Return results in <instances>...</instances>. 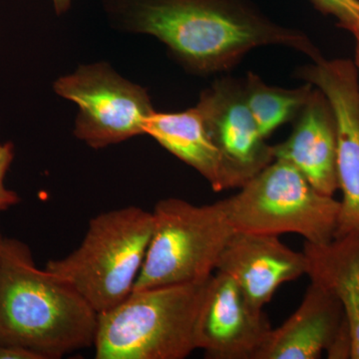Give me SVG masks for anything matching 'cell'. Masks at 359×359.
Here are the masks:
<instances>
[{"label": "cell", "instance_id": "277c9868", "mask_svg": "<svg viewBox=\"0 0 359 359\" xmlns=\"http://www.w3.org/2000/svg\"><path fill=\"white\" fill-rule=\"evenodd\" d=\"M154 229L152 212L137 205L101 212L90 219L81 244L45 269L69 283L97 313L134 290Z\"/></svg>", "mask_w": 359, "mask_h": 359}, {"label": "cell", "instance_id": "4fadbf2b", "mask_svg": "<svg viewBox=\"0 0 359 359\" xmlns=\"http://www.w3.org/2000/svg\"><path fill=\"white\" fill-rule=\"evenodd\" d=\"M346 321L332 292L311 282L299 308L271 330L256 359H316L327 351Z\"/></svg>", "mask_w": 359, "mask_h": 359}, {"label": "cell", "instance_id": "9c48e42d", "mask_svg": "<svg viewBox=\"0 0 359 359\" xmlns=\"http://www.w3.org/2000/svg\"><path fill=\"white\" fill-rule=\"evenodd\" d=\"M271 325L230 276L217 271L208 282L197 323V348L212 359H256Z\"/></svg>", "mask_w": 359, "mask_h": 359}, {"label": "cell", "instance_id": "9a60e30c", "mask_svg": "<svg viewBox=\"0 0 359 359\" xmlns=\"http://www.w3.org/2000/svg\"><path fill=\"white\" fill-rule=\"evenodd\" d=\"M306 275L339 299L353 341L351 358L359 359V233L332 238L325 244L306 242Z\"/></svg>", "mask_w": 359, "mask_h": 359}, {"label": "cell", "instance_id": "ffe728a7", "mask_svg": "<svg viewBox=\"0 0 359 359\" xmlns=\"http://www.w3.org/2000/svg\"><path fill=\"white\" fill-rule=\"evenodd\" d=\"M348 32L353 33L354 39H355V59H354V65L356 66L359 75V16L353 26L349 28Z\"/></svg>", "mask_w": 359, "mask_h": 359}, {"label": "cell", "instance_id": "d6986e66", "mask_svg": "<svg viewBox=\"0 0 359 359\" xmlns=\"http://www.w3.org/2000/svg\"><path fill=\"white\" fill-rule=\"evenodd\" d=\"M0 359H42L41 356L25 347L0 344Z\"/></svg>", "mask_w": 359, "mask_h": 359}, {"label": "cell", "instance_id": "8992f818", "mask_svg": "<svg viewBox=\"0 0 359 359\" xmlns=\"http://www.w3.org/2000/svg\"><path fill=\"white\" fill-rule=\"evenodd\" d=\"M152 214V238L134 290L209 280L236 231L219 203L198 205L168 198Z\"/></svg>", "mask_w": 359, "mask_h": 359}, {"label": "cell", "instance_id": "ac0fdd59", "mask_svg": "<svg viewBox=\"0 0 359 359\" xmlns=\"http://www.w3.org/2000/svg\"><path fill=\"white\" fill-rule=\"evenodd\" d=\"M15 158V146L13 142L0 143V212L7 211L20 203V197L15 191L6 185V175Z\"/></svg>", "mask_w": 359, "mask_h": 359}, {"label": "cell", "instance_id": "5bb4252c", "mask_svg": "<svg viewBox=\"0 0 359 359\" xmlns=\"http://www.w3.org/2000/svg\"><path fill=\"white\" fill-rule=\"evenodd\" d=\"M145 134L202 175L216 192L238 188L196 106L182 112L154 111L146 122Z\"/></svg>", "mask_w": 359, "mask_h": 359}, {"label": "cell", "instance_id": "7402d4cb", "mask_svg": "<svg viewBox=\"0 0 359 359\" xmlns=\"http://www.w3.org/2000/svg\"><path fill=\"white\" fill-rule=\"evenodd\" d=\"M6 238L2 236L0 231V264H1L2 255H4V244H6Z\"/></svg>", "mask_w": 359, "mask_h": 359}, {"label": "cell", "instance_id": "ba28073f", "mask_svg": "<svg viewBox=\"0 0 359 359\" xmlns=\"http://www.w3.org/2000/svg\"><path fill=\"white\" fill-rule=\"evenodd\" d=\"M320 90L334 110L337 131V179L341 191L335 237L359 233V75L349 59H325L299 72Z\"/></svg>", "mask_w": 359, "mask_h": 359}, {"label": "cell", "instance_id": "7c38bea8", "mask_svg": "<svg viewBox=\"0 0 359 359\" xmlns=\"http://www.w3.org/2000/svg\"><path fill=\"white\" fill-rule=\"evenodd\" d=\"M287 140L273 146L275 159L287 161L320 193L334 197L337 179V131L334 110L327 96L314 87L295 118Z\"/></svg>", "mask_w": 359, "mask_h": 359}, {"label": "cell", "instance_id": "3957f363", "mask_svg": "<svg viewBox=\"0 0 359 359\" xmlns=\"http://www.w3.org/2000/svg\"><path fill=\"white\" fill-rule=\"evenodd\" d=\"M209 280L133 290L99 313L95 358H188L198 349L197 323Z\"/></svg>", "mask_w": 359, "mask_h": 359}, {"label": "cell", "instance_id": "44dd1931", "mask_svg": "<svg viewBox=\"0 0 359 359\" xmlns=\"http://www.w3.org/2000/svg\"><path fill=\"white\" fill-rule=\"evenodd\" d=\"M52 2H53L55 13L57 14H63L70 8L72 0H52Z\"/></svg>", "mask_w": 359, "mask_h": 359}, {"label": "cell", "instance_id": "e0dca14e", "mask_svg": "<svg viewBox=\"0 0 359 359\" xmlns=\"http://www.w3.org/2000/svg\"><path fill=\"white\" fill-rule=\"evenodd\" d=\"M320 13L334 16L340 27L348 30L359 16V0H311Z\"/></svg>", "mask_w": 359, "mask_h": 359}, {"label": "cell", "instance_id": "7a4b0ae2", "mask_svg": "<svg viewBox=\"0 0 359 359\" xmlns=\"http://www.w3.org/2000/svg\"><path fill=\"white\" fill-rule=\"evenodd\" d=\"M98 313L69 283L39 269L32 250L6 238L0 264V344L58 359L93 347Z\"/></svg>", "mask_w": 359, "mask_h": 359}, {"label": "cell", "instance_id": "8fae6325", "mask_svg": "<svg viewBox=\"0 0 359 359\" xmlns=\"http://www.w3.org/2000/svg\"><path fill=\"white\" fill-rule=\"evenodd\" d=\"M217 271L230 276L250 304L263 309L280 285L306 275L308 261L304 252L287 247L278 236L235 231Z\"/></svg>", "mask_w": 359, "mask_h": 359}, {"label": "cell", "instance_id": "2e32d148", "mask_svg": "<svg viewBox=\"0 0 359 359\" xmlns=\"http://www.w3.org/2000/svg\"><path fill=\"white\" fill-rule=\"evenodd\" d=\"M243 81L248 107L266 139L278 127L297 118L314 89L309 82L294 89L269 86L252 72Z\"/></svg>", "mask_w": 359, "mask_h": 359}, {"label": "cell", "instance_id": "6da1fadb", "mask_svg": "<svg viewBox=\"0 0 359 359\" xmlns=\"http://www.w3.org/2000/svg\"><path fill=\"white\" fill-rule=\"evenodd\" d=\"M112 25L166 45L198 74L228 70L250 51L289 47L313 61L320 52L306 34L269 20L250 0H101Z\"/></svg>", "mask_w": 359, "mask_h": 359}, {"label": "cell", "instance_id": "30bf717a", "mask_svg": "<svg viewBox=\"0 0 359 359\" xmlns=\"http://www.w3.org/2000/svg\"><path fill=\"white\" fill-rule=\"evenodd\" d=\"M199 109L238 188L275 160L245 101L244 81L224 77L201 93Z\"/></svg>", "mask_w": 359, "mask_h": 359}, {"label": "cell", "instance_id": "52a82bcc", "mask_svg": "<svg viewBox=\"0 0 359 359\" xmlns=\"http://www.w3.org/2000/svg\"><path fill=\"white\" fill-rule=\"evenodd\" d=\"M53 90L77 106L75 137L93 149L145 134L146 122L155 111L147 90L106 62L80 65L59 77Z\"/></svg>", "mask_w": 359, "mask_h": 359}, {"label": "cell", "instance_id": "5b68a950", "mask_svg": "<svg viewBox=\"0 0 359 359\" xmlns=\"http://www.w3.org/2000/svg\"><path fill=\"white\" fill-rule=\"evenodd\" d=\"M219 203L236 231L294 233L311 244L330 242L339 224V201L316 190L297 168L280 159Z\"/></svg>", "mask_w": 359, "mask_h": 359}]
</instances>
